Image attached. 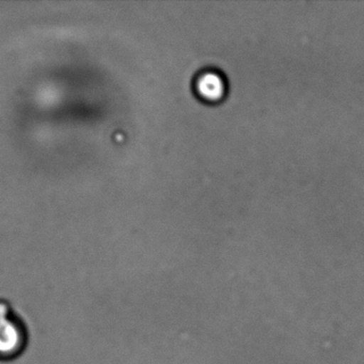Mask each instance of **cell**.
I'll list each match as a JSON object with an SVG mask.
<instances>
[{
	"instance_id": "1",
	"label": "cell",
	"mask_w": 364,
	"mask_h": 364,
	"mask_svg": "<svg viewBox=\"0 0 364 364\" xmlns=\"http://www.w3.org/2000/svg\"><path fill=\"white\" fill-rule=\"evenodd\" d=\"M28 344L26 325L11 304L0 299V361L20 357Z\"/></svg>"
},
{
	"instance_id": "2",
	"label": "cell",
	"mask_w": 364,
	"mask_h": 364,
	"mask_svg": "<svg viewBox=\"0 0 364 364\" xmlns=\"http://www.w3.org/2000/svg\"><path fill=\"white\" fill-rule=\"evenodd\" d=\"M196 92L206 102H218L225 97L227 82L216 70H204L195 80Z\"/></svg>"
}]
</instances>
